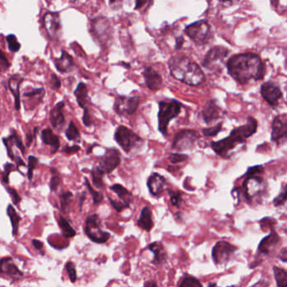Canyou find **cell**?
I'll use <instances>...</instances> for the list:
<instances>
[{
	"mask_svg": "<svg viewBox=\"0 0 287 287\" xmlns=\"http://www.w3.org/2000/svg\"><path fill=\"white\" fill-rule=\"evenodd\" d=\"M121 164V153L116 148H108L96 166L103 174H110Z\"/></svg>",
	"mask_w": 287,
	"mask_h": 287,
	"instance_id": "4fadbf2b",
	"label": "cell"
},
{
	"mask_svg": "<svg viewBox=\"0 0 287 287\" xmlns=\"http://www.w3.org/2000/svg\"><path fill=\"white\" fill-rule=\"evenodd\" d=\"M7 214H8V216L10 218V222H11V224H12L13 235H17V233H18L19 224H20V217L19 216L17 211L15 210V208L13 207L11 205H8Z\"/></svg>",
	"mask_w": 287,
	"mask_h": 287,
	"instance_id": "4dcf8cb0",
	"label": "cell"
},
{
	"mask_svg": "<svg viewBox=\"0 0 287 287\" xmlns=\"http://www.w3.org/2000/svg\"><path fill=\"white\" fill-rule=\"evenodd\" d=\"M16 170V167L15 164H10V163H7L4 165V170L2 173V181L4 184H9V174L13 171Z\"/></svg>",
	"mask_w": 287,
	"mask_h": 287,
	"instance_id": "bcb514c9",
	"label": "cell"
},
{
	"mask_svg": "<svg viewBox=\"0 0 287 287\" xmlns=\"http://www.w3.org/2000/svg\"><path fill=\"white\" fill-rule=\"evenodd\" d=\"M74 95L76 97L77 102L81 108L84 109L86 104L88 102V88L84 82H80L77 86V89L74 91Z\"/></svg>",
	"mask_w": 287,
	"mask_h": 287,
	"instance_id": "f1b7e54d",
	"label": "cell"
},
{
	"mask_svg": "<svg viewBox=\"0 0 287 287\" xmlns=\"http://www.w3.org/2000/svg\"><path fill=\"white\" fill-rule=\"evenodd\" d=\"M168 195L170 197V202L172 205L179 207L182 202V193L181 191H174V190H168Z\"/></svg>",
	"mask_w": 287,
	"mask_h": 287,
	"instance_id": "7bdbcfd3",
	"label": "cell"
},
{
	"mask_svg": "<svg viewBox=\"0 0 287 287\" xmlns=\"http://www.w3.org/2000/svg\"><path fill=\"white\" fill-rule=\"evenodd\" d=\"M9 67H10V62L3 51L0 49V72H5L9 69Z\"/></svg>",
	"mask_w": 287,
	"mask_h": 287,
	"instance_id": "c3c4849f",
	"label": "cell"
},
{
	"mask_svg": "<svg viewBox=\"0 0 287 287\" xmlns=\"http://www.w3.org/2000/svg\"><path fill=\"white\" fill-rule=\"evenodd\" d=\"M64 106V102L60 101L50 111V123L52 124V127L57 130H60L64 125L65 117L62 113Z\"/></svg>",
	"mask_w": 287,
	"mask_h": 287,
	"instance_id": "7402d4cb",
	"label": "cell"
},
{
	"mask_svg": "<svg viewBox=\"0 0 287 287\" xmlns=\"http://www.w3.org/2000/svg\"><path fill=\"white\" fill-rule=\"evenodd\" d=\"M115 140L124 152L128 153L144 144L143 138L125 125H120L117 127L115 132Z\"/></svg>",
	"mask_w": 287,
	"mask_h": 287,
	"instance_id": "5b68a950",
	"label": "cell"
},
{
	"mask_svg": "<svg viewBox=\"0 0 287 287\" xmlns=\"http://www.w3.org/2000/svg\"><path fill=\"white\" fill-rule=\"evenodd\" d=\"M51 171L52 173V177L51 179V181H50V189L52 191H54V190H57L58 186L60 185L62 180L61 177L58 174V170L56 168H51Z\"/></svg>",
	"mask_w": 287,
	"mask_h": 287,
	"instance_id": "b9f144b4",
	"label": "cell"
},
{
	"mask_svg": "<svg viewBox=\"0 0 287 287\" xmlns=\"http://www.w3.org/2000/svg\"><path fill=\"white\" fill-rule=\"evenodd\" d=\"M23 82V78L20 74H15L13 75L9 81H8V86L9 89L15 98V108L16 110L20 109V87Z\"/></svg>",
	"mask_w": 287,
	"mask_h": 287,
	"instance_id": "603a6c76",
	"label": "cell"
},
{
	"mask_svg": "<svg viewBox=\"0 0 287 287\" xmlns=\"http://www.w3.org/2000/svg\"><path fill=\"white\" fill-rule=\"evenodd\" d=\"M144 287H159L156 281H147L144 282Z\"/></svg>",
	"mask_w": 287,
	"mask_h": 287,
	"instance_id": "94428289",
	"label": "cell"
},
{
	"mask_svg": "<svg viewBox=\"0 0 287 287\" xmlns=\"http://www.w3.org/2000/svg\"><path fill=\"white\" fill-rule=\"evenodd\" d=\"M0 275L4 278L18 281L22 278L23 273L13 262L11 258H3L0 260Z\"/></svg>",
	"mask_w": 287,
	"mask_h": 287,
	"instance_id": "ac0fdd59",
	"label": "cell"
},
{
	"mask_svg": "<svg viewBox=\"0 0 287 287\" xmlns=\"http://www.w3.org/2000/svg\"><path fill=\"white\" fill-rule=\"evenodd\" d=\"M7 191H8V192L9 193V195L11 196L13 203H14L15 205H18L19 203L21 201V197L19 196V194L17 193L16 189H12V188H10V187H8V188H7Z\"/></svg>",
	"mask_w": 287,
	"mask_h": 287,
	"instance_id": "816d5d0a",
	"label": "cell"
},
{
	"mask_svg": "<svg viewBox=\"0 0 287 287\" xmlns=\"http://www.w3.org/2000/svg\"><path fill=\"white\" fill-rule=\"evenodd\" d=\"M222 128H223V123H218L217 125H214L210 128L202 129V134L205 137H210V138L217 137V134L222 131Z\"/></svg>",
	"mask_w": 287,
	"mask_h": 287,
	"instance_id": "60d3db41",
	"label": "cell"
},
{
	"mask_svg": "<svg viewBox=\"0 0 287 287\" xmlns=\"http://www.w3.org/2000/svg\"><path fill=\"white\" fill-rule=\"evenodd\" d=\"M91 174L94 185L97 188H103L104 187L103 177H104V174L97 167H95L92 169Z\"/></svg>",
	"mask_w": 287,
	"mask_h": 287,
	"instance_id": "836d02e7",
	"label": "cell"
},
{
	"mask_svg": "<svg viewBox=\"0 0 287 287\" xmlns=\"http://www.w3.org/2000/svg\"><path fill=\"white\" fill-rule=\"evenodd\" d=\"M42 21L48 37L52 40L57 39L62 27L59 13L46 12L43 16Z\"/></svg>",
	"mask_w": 287,
	"mask_h": 287,
	"instance_id": "2e32d148",
	"label": "cell"
},
{
	"mask_svg": "<svg viewBox=\"0 0 287 287\" xmlns=\"http://www.w3.org/2000/svg\"><path fill=\"white\" fill-rule=\"evenodd\" d=\"M272 269L277 287H287V272L277 266H273Z\"/></svg>",
	"mask_w": 287,
	"mask_h": 287,
	"instance_id": "f546056e",
	"label": "cell"
},
{
	"mask_svg": "<svg viewBox=\"0 0 287 287\" xmlns=\"http://www.w3.org/2000/svg\"><path fill=\"white\" fill-rule=\"evenodd\" d=\"M286 202H287V185H284L278 196H276L274 199L273 204H274L275 207H279V206H282V205H285Z\"/></svg>",
	"mask_w": 287,
	"mask_h": 287,
	"instance_id": "ee69618b",
	"label": "cell"
},
{
	"mask_svg": "<svg viewBox=\"0 0 287 287\" xmlns=\"http://www.w3.org/2000/svg\"><path fill=\"white\" fill-rule=\"evenodd\" d=\"M143 75H144V80H145L146 86L150 90L157 91L162 88V77L153 67H144Z\"/></svg>",
	"mask_w": 287,
	"mask_h": 287,
	"instance_id": "ffe728a7",
	"label": "cell"
},
{
	"mask_svg": "<svg viewBox=\"0 0 287 287\" xmlns=\"http://www.w3.org/2000/svg\"><path fill=\"white\" fill-rule=\"evenodd\" d=\"M183 104L177 100H168L159 102V131L164 136H168V124L172 120L180 116Z\"/></svg>",
	"mask_w": 287,
	"mask_h": 287,
	"instance_id": "277c9868",
	"label": "cell"
},
{
	"mask_svg": "<svg viewBox=\"0 0 287 287\" xmlns=\"http://www.w3.org/2000/svg\"><path fill=\"white\" fill-rule=\"evenodd\" d=\"M238 249V247L224 240L217 242L211 250V256L215 265L221 266L227 262Z\"/></svg>",
	"mask_w": 287,
	"mask_h": 287,
	"instance_id": "8fae6325",
	"label": "cell"
},
{
	"mask_svg": "<svg viewBox=\"0 0 287 287\" xmlns=\"http://www.w3.org/2000/svg\"><path fill=\"white\" fill-rule=\"evenodd\" d=\"M260 93L263 99L273 108L278 105L279 101L282 98V91L280 86L273 81L264 82L260 88Z\"/></svg>",
	"mask_w": 287,
	"mask_h": 287,
	"instance_id": "5bb4252c",
	"label": "cell"
},
{
	"mask_svg": "<svg viewBox=\"0 0 287 287\" xmlns=\"http://www.w3.org/2000/svg\"><path fill=\"white\" fill-rule=\"evenodd\" d=\"M258 123L252 116H248L247 123L233 129L229 136L217 142H212L211 147L218 156L223 159H229L231 153L240 144L245 142L256 133Z\"/></svg>",
	"mask_w": 287,
	"mask_h": 287,
	"instance_id": "7a4b0ae2",
	"label": "cell"
},
{
	"mask_svg": "<svg viewBox=\"0 0 287 287\" xmlns=\"http://www.w3.org/2000/svg\"><path fill=\"white\" fill-rule=\"evenodd\" d=\"M32 245H33L35 248H37V250H41L43 247V244L41 242L37 240V239H33L32 240Z\"/></svg>",
	"mask_w": 287,
	"mask_h": 287,
	"instance_id": "91938a15",
	"label": "cell"
},
{
	"mask_svg": "<svg viewBox=\"0 0 287 287\" xmlns=\"http://www.w3.org/2000/svg\"><path fill=\"white\" fill-rule=\"evenodd\" d=\"M140 104V98L138 96H123L120 95L116 98L114 110L121 116H131L136 113Z\"/></svg>",
	"mask_w": 287,
	"mask_h": 287,
	"instance_id": "7c38bea8",
	"label": "cell"
},
{
	"mask_svg": "<svg viewBox=\"0 0 287 287\" xmlns=\"http://www.w3.org/2000/svg\"><path fill=\"white\" fill-rule=\"evenodd\" d=\"M108 200H109V202H110V205H112V207H113L117 212H122L123 210H125L126 208H129V206H127L125 204H124L123 202L115 201L113 199L110 198V196H108Z\"/></svg>",
	"mask_w": 287,
	"mask_h": 287,
	"instance_id": "681fc988",
	"label": "cell"
},
{
	"mask_svg": "<svg viewBox=\"0 0 287 287\" xmlns=\"http://www.w3.org/2000/svg\"><path fill=\"white\" fill-rule=\"evenodd\" d=\"M26 138H27V144H26V145H27L28 147H30L32 141H33V136L31 134H27Z\"/></svg>",
	"mask_w": 287,
	"mask_h": 287,
	"instance_id": "6125c7cd",
	"label": "cell"
},
{
	"mask_svg": "<svg viewBox=\"0 0 287 287\" xmlns=\"http://www.w3.org/2000/svg\"><path fill=\"white\" fill-rule=\"evenodd\" d=\"M188 159H189V157L185 155V154H181V153H172L171 155L168 158V159L170 160V162L173 163V164L184 162Z\"/></svg>",
	"mask_w": 287,
	"mask_h": 287,
	"instance_id": "f907efd6",
	"label": "cell"
},
{
	"mask_svg": "<svg viewBox=\"0 0 287 287\" xmlns=\"http://www.w3.org/2000/svg\"><path fill=\"white\" fill-rule=\"evenodd\" d=\"M200 136L197 131L191 129H184L177 132L172 142V148L178 152L191 149L196 146Z\"/></svg>",
	"mask_w": 287,
	"mask_h": 287,
	"instance_id": "9c48e42d",
	"label": "cell"
},
{
	"mask_svg": "<svg viewBox=\"0 0 287 287\" xmlns=\"http://www.w3.org/2000/svg\"><path fill=\"white\" fill-rule=\"evenodd\" d=\"M45 89L41 87V88H38V89H33L31 91L25 92L23 94L24 97H27V98H36L37 101H42L43 97L45 95Z\"/></svg>",
	"mask_w": 287,
	"mask_h": 287,
	"instance_id": "f35d334b",
	"label": "cell"
},
{
	"mask_svg": "<svg viewBox=\"0 0 287 287\" xmlns=\"http://www.w3.org/2000/svg\"><path fill=\"white\" fill-rule=\"evenodd\" d=\"M287 134V114L275 116L271 124V141L280 144L285 142Z\"/></svg>",
	"mask_w": 287,
	"mask_h": 287,
	"instance_id": "9a60e30c",
	"label": "cell"
},
{
	"mask_svg": "<svg viewBox=\"0 0 287 287\" xmlns=\"http://www.w3.org/2000/svg\"><path fill=\"white\" fill-rule=\"evenodd\" d=\"M229 50L222 46H216L208 51L202 62V66L211 72L220 70Z\"/></svg>",
	"mask_w": 287,
	"mask_h": 287,
	"instance_id": "30bf717a",
	"label": "cell"
},
{
	"mask_svg": "<svg viewBox=\"0 0 287 287\" xmlns=\"http://www.w3.org/2000/svg\"><path fill=\"white\" fill-rule=\"evenodd\" d=\"M54 64H55L57 69L59 72L68 73L74 68V59L66 51L62 50V51L61 58H55Z\"/></svg>",
	"mask_w": 287,
	"mask_h": 287,
	"instance_id": "cb8c5ba5",
	"label": "cell"
},
{
	"mask_svg": "<svg viewBox=\"0 0 287 287\" xmlns=\"http://www.w3.org/2000/svg\"><path fill=\"white\" fill-rule=\"evenodd\" d=\"M82 123L84 124L85 126L87 127H89V126H91L92 125V120H91V116H90V114L89 112V109H88V107H85L84 109H83V116H82Z\"/></svg>",
	"mask_w": 287,
	"mask_h": 287,
	"instance_id": "f5cc1de1",
	"label": "cell"
},
{
	"mask_svg": "<svg viewBox=\"0 0 287 287\" xmlns=\"http://www.w3.org/2000/svg\"><path fill=\"white\" fill-rule=\"evenodd\" d=\"M6 41L8 44V48L13 53L18 52L20 50L21 45H20V43L19 42L17 37L15 35L10 34L9 36H7Z\"/></svg>",
	"mask_w": 287,
	"mask_h": 287,
	"instance_id": "e575fe53",
	"label": "cell"
},
{
	"mask_svg": "<svg viewBox=\"0 0 287 287\" xmlns=\"http://www.w3.org/2000/svg\"><path fill=\"white\" fill-rule=\"evenodd\" d=\"M14 160H15V162L16 163V169H18L20 166H25V162L23 161V159H21V158L16 156L15 157Z\"/></svg>",
	"mask_w": 287,
	"mask_h": 287,
	"instance_id": "680465c9",
	"label": "cell"
},
{
	"mask_svg": "<svg viewBox=\"0 0 287 287\" xmlns=\"http://www.w3.org/2000/svg\"><path fill=\"white\" fill-rule=\"evenodd\" d=\"M136 3H137V4H136V8H135V9H138V8H141V5H142V4H144V3H146V2H140V1H139V2H136Z\"/></svg>",
	"mask_w": 287,
	"mask_h": 287,
	"instance_id": "e7e4bbea",
	"label": "cell"
},
{
	"mask_svg": "<svg viewBox=\"0 0 287 287\" xmlns=\"http://www.w3.org/2000/svg\"><path fill=\"white\" fill-rule=\"evenodd\" d=\"M41 140L44 144L49 145L50 147H52V154H55L58 152V148L60 147L59 138L50 128L44 129L41 131Z\"/></svg>",
	"mask_w": 287,
	"mask_h": 287,
	"instance_id": "4316f807",
	"label": "cell"
},
{
	"mask_svg": "<svg viewBox=\"0 0 287 287\" xmlns=\"http://www.w3.org/2000/svg\"><path fill=\"white\" fill-rule=\"evenodd\" d=\"M184 43V39L183 37H179L175 40V50H181Z\"/></svg>",
	"mask_w": 287,
	"mask_h": 287,
	"instance_id": "9f6ffc18",
	"label": "cell"
},
{
	"mask_svg": "<svg viewBox=\"0 0 287 287\" xmlns=\"http://www.w3.org/2000/svg\"><path fill=\"white\" fill-rule=\"evenodd\" d=\"M147 185L150 194L152 196L154 197H159L162 196L163 193L164 192L166 180L161 174L153 173L147 180Z\"/></svg>",
	"mask_w": 287,
	"mask_h": 287,
	"instance_id": "d6986e66",
	"label": "cell"
},
{
	"mask_svg": "<svg viewBox=\"0 0 287 287\" xmlns=\"http://www.w3.org/2000/svg\"><path fill=\"white\" fill-rule=\"evenodd\" d=\"M58 224L61 228L62 234L67 238H74L76 235V231L72 227L69 223L67 222L64 217L60 216L58 219Z\"/></svg>",
	"mask_w": 287,
	"mask_h": 287,
	"instance_id": "1f68e13d",
	"label": "cell"
},
{
	"mask_svg": "<svg viewBox=\"0 0 287 287\" xmlns=\"http://www.w3.org/2000/svg\"><path fill=\"white\" fill-rule=\"evenodd\" d=\"M85 233L92 242L100 245L106 243L110 238L109 232L101 229V221L97 214H93L87 217Z\"/></svg>",
	"mask_w": 287,
	"mask_h": 287,
	"instance_id": "ba28073f",
	"label": "cell"
},
{
	"mask_svg": "<svg viewBox=\"0 0 287 287\" xmlns=\"http://www.w3.org/2000/svg\"><path fill=\"white\" fill-rule=\"evenodd\" d=\"M66 269H67V274H68V276L70 278V281L72 282H75L77 280V273L75 265H74V263L71 262V261L67 262L66 264Z\"/></svg>",
	"mask_w": 287,
	"mask_h": 287,
	"instance_id": "7dc6e473",
	"label": "cell"
},
{
	"mask_svg": "<svg viewBox=\"0 0 287 287\" xmlns=\"http://www.w3.org/2000/svg\"><path fill=\"white\" fill-rule=\"evenodd\" d=\"M85 193H83V194H82V196H81V198H80V209H81V206H82V203H83V201H84V200H85Z\"/></svg>",
	"mask_w": 287,
	"mask_h": 287,
	"instance_id": "be15d7a7",
	"label": "cell"
},
{
	"mask_svg": "<svg viewBox=\"0 0 287 287\" xmlns=\"http://www.w3.org/2000/svg\"><path fill=\"white\" fill-rule=\"evenodd\" d=\"M246 175V179L243 182L241 188L242 194L245 196V201L251 204L254 198L262 195L265 190V181L261 175Z\"/></svg>",
	"mask_w": 287,
	"mask_h": 287,
	"instance_id": "52a82bcc",
	"label": "cell"
},
{
	"mask_svg": "<svg viewBox=\"0 0 287 287\" xmlns=\"http://www.w3.org/2000/svg\"><path fill=\"white\" fill-rule=\"evenodd\" d=\"M80 150V146H78V145H74V146H72V147L65 146L63 147V149H62V152L67 154V155H71V154H74V153H78Z\"/></svg>",
	"mask_w": 287,
	"mask_h": 287,
	"instance_id": "11a10c76",
	"label": "cell"
},
{
	"mask_svg": "<svg viewBox=\"0 0 287 287\" xmlns=\"http://www.w3.org/2000/svg\"><path fill=\"white\" fill-rule=\"evenodd\" d=\"M201 115L205 124L210 125L215 121L220 119V107L217 105L215 100H211L206 102V104H205V106L201 112Z\"/></svg>",
	"mask_w": 287,
	"mask_h": 287,
	"instance_id": "44dd1931",
	"label": "cell"
},
{
	"mask_svg": "<svg viewBox=\"0 0 287 287\" xmlns=\"http://www.w3.org/2000/svg\"><path fill=\"white\" fill-rule=\"evenodd\" d=\"M138 226L142 229L150 232L153 227V215L148 206H144L138 218Z\"/></svg>",
	"mask_w": 287,
	"mask_h": 287,
	"instance_id": "484cf974",
	"label": "cell"
},
{
	"mask_svg": "<svg viewBox=\"0 0 287 287\" xmlns=\"http://www.w3.org/2000/svg\"><path fill=\"white\" fill-rule=\"evenodd\" d=\"M211 25L205 20H201L187 25L184 33L197 45H205L211 37Z\"/></svg>",
	"mask_w": 287,
	"mask_h": 287,
	"instance_id": "8992f818",
	"label": "cell"
},
{
	"mask_svg": "<svg viewBox=\"0 0 287 287\" xmlns=\"http://www.w3.org/2000/svg\"><path fill=\"white\" fill-rule=\"evenodd\" d=\"M110 189L116 193L117 196L119 197L121 200L120 202H123L124 204L130 207V205L133 200V195L129 191L128 189H125V187L119 184H116L112 186H110Z\"/></svg>",
	"mask_w": 287,
	"mask_h": 287,
	"instance_id": "83f0119b",
	"label": "cell"
},
{
	"mask_svg": "<svg viewBox=\"0 0 287 287\" xmlns=\"http://www.w3.org/2000/svg\"><path fill=\"white\" fill-rule=\"evenodd\" d=\"M28 160H29V162H28L27 177L29 181H32L34 169L37 168V164H38V159L35 156H29Z\"/></svg>",
	"mask_w": 287,
	"mask_h": 287,
	"instance_id": "f6af8a7d",
	"label": "cell"
},
{
	"mask_svg": "<svg viewBox=\"0 0 287 287\" xmlns=\"http://www.w3.org/2000/svg\"><path fill=\"white\" fill-rule=\"evenodd\" d=\"M170 74L188 85L198 86L205 80V74L196 62L184 56L172 57L168 62Z\"/></svg>",
	"mask_w": 287,
	"mask_h": 287,
	"instance_id": "3957f363",
	"label": "cell"
},
{
	"mask_svg": "<svg viewBox=\"0 0 287 287\" xmlns=\"http://www.w3.org/2000/svg\"><path fill=\"white\" fill-rule=\"evenodd\" d=\"M217 287V283H210L208 285V287Z\"/></svg>",
	"mask_w": 287,
	"mask_h": 287,
	"instance_id": "03108f58",
	"label": "cell"
},
{
	"mask_svg": "<svg viewBox=\"0 0 287 287\" xmlns=\"http://www.w3.org/2000/svg\"><path fill=\"white\" fill-rule=\"evenodd\" d=\"M50 84H51V88L52 89H54V90H57V89H59L61 88V81L58 79V76L56 74H52Z\"/></svg>",
	"mask_w": 287,
	"mask_h": 287,
	"instance_id": "db71d44e",
	"label": "cell"
},
{
	"mask_svg": "<svg viewBox=\"0 0 287 287\" xmlns=\"http://www.w3.org/2000/svg\"><path fill=\"white\" fill-rule=\"evenodd\" d=\"M148 249L154 255L152 262L154 266H160L167 260V252L160 242H154L150 244Z\"/></svg>",
	"mask_w": 287,
	"mask_h": 287,
	"instance_id": "d4e9b609",
	"label": "cell"
},
{
	"mask_svg": "<svg viewBox=\"0 0 287 287\" xmlns=\"http://www.w3.org/2000/svg\"><path fill=\"white\" fill-rule=\"evenodd\" d=\"M66 138L69 141H80V133L79 129L73 122H71L68 125L67 130L65 131Z\"/></svg>",
	"mask_w": 287,
	"mask_h": 287,
	"instance_id": "d6a6232c",
	"label": "cell"
},
{
	"mask_svg": "<svg viewBox=\"0 0 287 287\" xmlns=\"http://www.w3.org/2000/svg\"><path fill=\"white\" fill-rule=\"evenodd\" d=\"M226 67L230 76L240 84L262 80L266 74L265 63L260 56L252 52L232 56Z\"/></svg>",
	"mask_w": 287,
	"mask_h": 287,
	"instance_id": "6da1fadb",
	"label": "cell"
},
{
	"mask_svg": "<svg viewBox=\"0 0 287 287\" xmlns=\"http://www.w3.org/2000/svg\"><path fill=\"white\" fill-rule=\"evenodd\" d=\"M85 185L87 187V189H89V193L91 194L92 197H93V201H94V204L95 205H98L100 203L102 202L104 196L101 194V192L96 191L95 189H93V187L91 186V184H89L88 179L85 178Z\"/></svg>",
	"mask_w": 287,
	"mask_h": 287,
	"instance_id": "74e56055",
	"label": "cell"
},
{
	"mask_svg": "<svg viewBox=\"0 0 287 287\" xmlns=\"http://www.w3.org/2000/svg\"><path fill=\"white\" fill-rule=\"evenodd\" d=\"M7 139L12 143L13 144H15L16 147H18L19 149L21 151L22 153H25V146L23 144L21 138L19 137L17 132L15 130H11V135L9 136V138H7Z\"/></svg>",
	"mask_w": 287,
	"mask_h": 287,
	"instance_id": "8d00e7d4",
	"label": "cell"
},
{
	"mask_svg": "<svg viewBox=\"0 0 287 287\" xmlns=\"http://www.w3.org/2000/svg\"><path fill=\"white\" fill-rule=\"evenodd\" d=\"M278 258L283 263H287V247H285L281 249V253L279 254Z\"/></svg>",
	"mask_w": 287,
	"mask_h": 287,
	"instance_id": "6f0895ef",
	"label": "cell"
},
{
	"mask_svg": "<svg viewBox=\"0 0 287 287\" xmlns=\"http://www.w3.org/2000/svg\"><path fill=\"white\" fill-rule=\"evenodd\" d=\"M179 287H203V286L198 279L194 276L187 275L182 280Z\"/></svg>",
	"mask_w": 287,
	"mask_h": 287,
	"instance_id": "d590c367",
	"label": "cell"
},
{
	"mask_svg": "<svg viewBox=\"0 0 287 287\" xmlns=\"http://www.w3.org/2000/svg\"><path fill=\"white\" fill-rule=\"evenodd\" d=\"M281 242V238L279 237L278 233L275 232L274 228L270 229V232L268 236L262 239L258 247V253L263 255H269L273 251H275L279 244Z\"/></svg>",
	"mask_w": 287,
	"mask_h": 287,
	"instance_id": "e0dca14e",
	"label": "cell"
},
{
	"mask_svg": "<svg viewBox=\"0 0 287 287\" xmlns=\"http://www.w3.org/2000/svg\"><path fill=\"white\" fill-rule=\"evenodd\" d=\"M72 197H73V194H72L71 192H69V191L62 193L61 196H60V200H61V206L62 209V211H69V207H70Z\"/></svg>",
	"mask_w": 287,
	"mask_h": 287,
	"instance_id": "ab89813d",
	"label": "cell"
}]
</instances>
